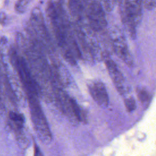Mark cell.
<instances>
[{"label":"cell","mask_w":156,"mask_h":156,"mask_svg":"<svg viewBox=\"0 0 156 156\" xmlns=\"http://www.w3.org/2000/svg\"><path fill=\"white\" fill-rule=\"evenodd\" d=\"M29 95L30 107L35 130L41 141L48 143L51 140V134L45 116L37 100V96L30 93Z\"/></svg>","instance_id":"obj_1"},{"label":"cell","mask_w":156,"mask_h":156,"mask_svg":"<svg viewBox=\"0 0 156 156\" xmlns=\"http://www.w3.org/2000/svg\"><path fill=\"white\" fill-rule=\"evenodd\" d=\"M87 15L89 26L93 31L101 32L107 25L105 14L101 4L93 1L87 5Z\"/></svg>","instance_id":"obj_2"},{"label":"cell","mask_w":156,"mask_h":156,"mask_svg":"<svg viewBox=\"0 0 156 156\" xmlns=\"http://www.w3.org/2000/svg\"><path fill=\"white\" fill-rule=\"evenodd\" d=\"M110 38L112 49L117 56L128 66H133L132 56L129 51L126 38L121 30L118 28L113 29L110 34Z\"/></svg>","instance_id":"obj_3"},{"label":"cell","mask_w":156,"mask_h":156,"mask_svg":"<svg viewBox=\"0 0 156 156\" xmlns=\"http://www.w3.org/2000/svg\"><path fill=\"white\" fill-rule=\"evenodd\" d=\"M31 20L35 24L37 29V32L41 37V43L45 44L46 48H51L52 44L50 43V38L47 29L46 28L42 13L40 9L36 7L33 9L31 14Z\"/></svg>","instance_id":"obj_4"},{"label":"cell","mask_w":156,"mask_h":156,"mask_svg":"<svg viewBox=\"0 0 156 156\" xmlns=\"http://www.w3.org/2000/svg\"><path fill=\"white\" fill-rule=\"evenodd\" d=\"M105 64L118 91L120 93L123 94L125 91L124 86V79L122 74L118 69L117 65L113 60L108 57H105Z\"/></svg>","instance_id":"obj_5"},{"label":"cell","mask_w":156,"mask_h":156,"mask_svg":"<svg viewBox=\"0 0 156 156\" xmlns=\"http://www.w3.org/2000/svg\"><path fill=\"white\" fill-rule=\"evenodd\" d=\"M89 89L93 99L99 105L102 107H105L108 105V94L102 83L99 82H95L89 87Z\"/></svg>","instance_id":"obj_6"},{"label":"cell","mask_w":156,"mask_h":156,"mask_svg":"<svg viewBox=\"0 0 156 156\" xmlns=\"http://www.w3.org/2000/svg\"><path fill=\"white\" fill-rule=\"evenodd\" d=\"M83 0H68V8L71 16L79 20L83 13Z\"/></svg>","instance_id":"obj_7"},{"label":"cell","mask_w":156,"mask_h":156,"mask_svg":"<svg viewBox=\"0 0 156 156\" xmlns=\"http://www.w3.org/2000/svg\"><path fill=\"white\" fill-rule=\"evenodd\" d=\"M29 1V0H18L15 4V9L19 13H23L27 10Z\"/></svg>","instance_id":"obj_8"},{"label":"cell","mask_w":156,"mask_h":156,"mask_svg":"<svg viewBox=\"0 0 156 156\" xmlns=\"http://www.w3.org/2000/svg\"><path fill=\"white\" fill-rule=\"evenodd\" d=\"M9 116L12 120H13L16 123H17L18 125L20 127L22 126V124L24 122V118L21 114H18L15 112H11L9 114Z\"/></svg>","instance_id":"obj_9"},{"label":"cell","mask_w":156,"mask_h":156,"mask_svg":"<svg viewBox=\"0 0 156 156\" xmlns=\"http://www.w3.org/2000/svg\"><path fill=\"white\" fill-rule=\"evenodd\" d=\"M124 104L127 110L131 112L136 108V102L133 98H127L124 101Z\"/></svg>","instance_id":"obj_10"},{"label":"cell","mask_w":156,"mask_h":156,"mask_svg":"<svg viewBox=\"0 0 156 156\" xmlns=\"http://www.w3.org/2000/svg\"><path fill=\"white\" fill-rule=\"evenodd\" d=\"M116 0H102L101 5H102L103 8H104L107 12H110L113 10Z\"/></svg>","instance_id":"obj_11"},{"label":"cell","mask_w":156,"mask_h":156,"mask_svg":"<svg viewBox=\"0 0 156 156\" xmlns=\"http://www.w3.org/2000/svg\"><path fill=\"white\" fill-rule=\"evenodd\" d=\"M149 93L146 90H141L138 93V97L141 102H146L149 99Z\"/></svg>","instance_id":"obj_12"},{"label":"cell","mask_w":156,"mask_h":156,"mask_svg":"<svg viewBox=\"0 0 156 156\" xmlns=\"http://www.w3.org/2000/svg\"><path fill=\"white\" fill-rule=\"evenodd\" d=\"M144 6L147 10H153L155 6V0H143Z\"/></svg>","instance_id":"obj_13"},{"label":"cell","mask_w":156,"mask_h":156,"mask_svg":"<svg viewBox=\"0 0 156 156\" xmlns=\"http://www.w3.org/2000/svg\"><path fill=\"white\" fill-rule=\"evenodd\" d=\"M34 156H43V154H42V152H41V151L40 149V148L37 146H35Z\"/></svg>","instance_id":"obj_14"},{"label":"cell","mask_w":156,"mask_h":156,"mask_svg":"<svg viewBox=\"0 0 156 156\" xmlns=\"http://www.w3.org/2000/svg\"><path fill=\"white\" fill-rule=\"evenodd\" d=\"M61 1L62 0H51L50 2L55 5H61Z\"/></svg>","instance_id":"obj_15"},{"label":"cell","mask_w":156,"mask_h":156,"mask_svg":"<svg viewBox=\"0 0 156 156\" xmlns=\"http://www.w3.org/2000/svg\"><path fill=\"white\" fill-rule=\"evenodd\" d=\"M93 1V0H84L85 2H86V3L87 4V5H88V4H90V2H91Z\"/></svg>","instance_id":"obj_16"}]
</instances>
